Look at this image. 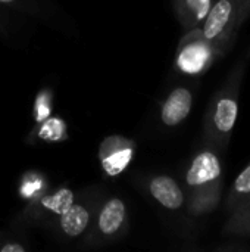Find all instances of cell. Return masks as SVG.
Returning a JSON list of instances; mask_svg holds the SVG:
<instances>
[{"mask_svg": "<svg viewBox=\"0 0 250 252\" xmlns=\"http://www.w3.org/2000/svg\"><path fill=\"white\" fill-rule=\"evenodd\" d=\"M250 198V161L249 164L240 171V174L236 177L233 182L227 201H225V208L227 211H234L237 207H240L243 202H246Z\"/></svg>", "mask_w": 250, "mask_h": 252, "instance_id": "10", "label": "cell"}, {"mask_svg": "<svg viewBox=\"0 0 250 252\" xmlns=\"http://www.w3.org/2000/svg\"><path fill=\"white\" fill-rule=\"evenodd\" d=\"M246 59L237 62L228 74L222 87L214 94L206 112L205 131L211 145L215 148L227 149L239 115L240 87L245 75Z\"/></svg>", "mask_w": 250, "mask_h": 252, "instance_id": "2", "label": "cell"}, {"mask_svg": "<svg viewBox=\"0 0 250 252\" xmlns=\"http://www.w3.org/2000/svg\"><path fill=\"white\" fill-rule=\"evenodd\" d=\"M150 193L167 210H180L184 205V192L172 177L158 176L152 179Z\"/></svg>", "mask_w": 250, "mask_h": 252, "instance_id": "7", "label": "cell"}, {"mask_svg": "<svg viewBox=\"0 0 250 252\" xmlns=\"http://www.w3.org/2000/svg\"><path fill=\"white\" fill-rule=\"evenodd\" d=\"M193 108V92L187 87L174 89L164 102L161 117L162 123L168 127H175L183 123Z\"/></svg>", "mask_w": 250, "mask_h": 252, "instance_id": "6", "label": "cell"}, {"mask_svg": "<svg viewBox=\"0 0 250 252\" xmlns=\"http://www.w3.org/2000/svg\"><path fill=\"white\" fill-rule=\"evenodd\" d=\"M243 0H217L212 3L200 30L203 37L225 55L234 44L242 24L248 19Z\"/></svg>", "mask_w": 250, "mask_h": 252, "instance_id": "3", "label": "cell"}, {"mask_svg": "<svg viewBox=\"0 0 250 252\" xmlns=\"http://www.w3.org/2000/svg\"><path fill=\"white\" fill-rule=\"evenodd\" d=\"M220 56L222 55L203 37L202 30L194 28L184 35L178 47L175 63L183 74L202 75Z\"/></svg>", "mask_w": 250, "mask_h": 252, "instance_id": "4", "label": "cell"}, {"mask_svg": "<svg viewBox=\"0 0 250 252\" xmlns=\"http://www.w3.org/2000/svg\"><path fill=\"white\" fill-rule=\"evenodd\" d=\"M1 252H24L25 248L19 244H6L4 247H1Z\"/></svg>", "mask_w": 250, "mask_h": 252, "instance_id": "17", "label": "cell"}, {"mask_svg": "<svg viewBox=\"0 0 250 252\" xmlns=\"http://www.w3.org/2000/svg\"><path fill=\"white\" fill-rule=\"evenodd\" d=\"M50 115V103L46 96V93H41L35 100V120L38 123H43Z\"/></svg>", "mask_w": 250, "mask_h": 252, "instance_id": "16", "label": "cell"}, {"mask_svg": "<svg viewBox=\"0 0 250 252\" xmlns=\"http://www.w3.org/2000/svg\"><path fill=\"white\" fill-rule=\"evenodd\" d=\"M125 217V205L121 199H111L103 207L99 217V229L105 235H112L119 230Z\"/></svg>", "mask_w": 250, "mask_h": 252, "instance_id": "9", "label": "cell"}, {"mask_svg": "<svg viewBox=\"0 0 250 252\" xmlns=\"http://www.w3.org/2000/svg\"><path fill=\"white\" fill-rule=\"evenodd\" d=\"M88 211L83 205H71L60 214V226L69 236H80L88 224Z\"/></svg>", "mask_w": 250, "mask_h": 252, "instance_id": "11", "label": "cell"}, {"mask_svg": "<svg viewBox=\"0 0 250 252\" xmlns=\"http://www.w3.org/2000/svg\"><path fill=\"white\" fill-rule=\"evenodd\" d=\"M41 186H43L41 179H38L37 176H28L21 186V193L24 198H31L41 189Z\"/></svg>", "mask_w": 250, "mask_h": 252, "instance_id": "15", "label": "cell"}, {"mask_svg": "<svg viewBox=\"0 0 250 252\" xmlns=\"http://www.w3.org/2000/svg\"><path fill=\"white\" fill-rule=\"evenodd\" d=\"M65 123L59 118H46L38 130V137L49 142H57L65 137Z\"/></svg>", "mask_w": 250, "mask_h": 252, "instance_id": "14", "label": "cell"}, {"mask_svg": "<svg viewBox=\"0 0 250 252\" xmlns=\"http://www.w3.org/2000/svg\"><path fill=\"white\" fill-rule=\"evenodd\" d=\"M1 3H10V1H13V0H0Z\"/></svg>", "mask_w": 250, "mask_h": 252, "instance_id": "19", "label": "cell"}, {"mask_svg": "<svg viewBox=\"0 0 250 252\" xmlns=\"http://www.w3.org/2000/svg\"><path fill=\"white\" fill-rule=\"evenodd\" d=\"M41 205L55 214H63L71 205H74V193L68 189H60L53 195H47L41 199Z\"/></svg>", "mask_w": 250, "mask_h": 252, "instance_id": "13", "label": "cell"}, {"mask_svg": "<svg viewBox=\"0 0 250 252\" xmlns=\"http://www.w3.org/2000/svg\"><path fill=\"white\" fill-rule=\"evenodd\" d=\"M224 235L250 236V198L231 211V216L224 226Z\"/></svg>", "mask_w": 250, "mask_h": 252, "instance_id": "12", "label": "cell"}, {"mask_svg": "<svg viewBox=\"0 0 250 252\" xmlns=\"http://www.w3.org/2000/svg\"><path fill=\"white\" fill-rule=\"evenodd\" d=\"M102 167L108 176L121 174L133 159V145L118 136L108 137L100 148Z\"/></svg>", "mask_w": 250, "mask_h": 252, "instance_id": "5", "label": "cell"}, {"mask_svg": "<svg viewBox=\"0 0 250 252\" xmlns=\"http://www.w3.org/2000/svg\"><path fill=\"white\" fill-rule=\"evenodd\" d=\"M212 3V0H175V9L184 28L189 31L200 28Z\"/></svg>", "mask_w": 250, "mask_h": 252, "instance_id": "8", "label": "cell"}, {"mask_svg": "<svg viewBox=\"0 0 250 252\" xmlns=\"http://www.w3.org/2000/svg\"><path fill=\"white\" fill-rule=\"evenodd\" d=\"M186 185L189 207L193 214H206L220 205L224 185V164L218 148L209 143L208 148L193 157L186 173Z\"/></svg>", "mask_w": 250, "mask_h": 252, "instance_id": "1", "label": "cell"}, {"mask_svg": "<svg viewBox=\"0 0 250 252\" xmlns=\"http://www.w3.org/2000/svg\"><path fill=\"white\" fill-rule=\"evenodd\" d=\"M243 4H245V9H246L248 16H250V0H243Z\"/></svg>", "mask_w": 250, "mask_h": 252, "instance_id": "18", "label": "cell"}]
</instances>
